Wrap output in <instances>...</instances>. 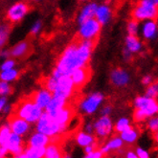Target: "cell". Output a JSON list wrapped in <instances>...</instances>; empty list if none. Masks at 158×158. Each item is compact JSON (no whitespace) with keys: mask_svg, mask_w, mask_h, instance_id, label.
Here are the masks:
<instances>
[{"mask_svg":"<svg viewBox=\"0 0 158 158\" xmlns=\"http://www.w3.org/2000/svg\"><path fill=\"white\" fill-rule=\"evenodd\" d=\"M111 16H112V10L109 6L103 4L98 7L95 18L100 22L101 25L106 24L110 20Z\"/></svg>","mask_w":158,"mask_h":158,"instance_id":"cell-20","label":"cell"},{"mask_svg":"<svg viewBox=\"0 0 158 158\" xmlns=\"http://www.w3.org/2000/svg\"><path fill=\"white\" fill-rule=\"evenodd\" d=\"M71 78L73 80L74 85L76 88H81L88 81L90 78V68L89 66L78 68L72 73Z\"/></svg>","mask_w":158,"mask_h":158,"instance_id":"cell-12","label":"cell"},{"mask_svg":"<svg viewBox=\"0 0 158 158\" xmlns=\"http://www.w3.org/2000/svg\"><path fill=\"white\" fill-rule=\"evenodd\" d=\"M127 30L128 33V35H133L136 36L138 34V30H139V24L138 21L131 19V21H128L127 26Z\"/></svg>","mask_w":158,"mask_h":158,"instance_id":"cell-32","label":"cell"},{"mask_svg":"<svg viewBox=\"0 0 158 158\" xmlns=\"http://www.w3.org/2000/svg\"><path fill=\"white\" fill-rule=\"evenodd\" d=\"M27 155V158H40L39 155L36 154L35 148L32 147H27L25 148V152H24Z\"/></svg>","mask_w":158,"mask_h":158,"instance_id":"cell-39","label":"cell"},{"mask_svg":"<svg viewBox=\"0 0 158 158\" xmlns=\"http://www.w3.org/2000/svg\"><path fill=\"white\" fill-rule=\"evenodd\" d=\"M136 154H137L138 158H150V154H148V152L142 148H136Z\"/></svg>","mask_w":158,"mask_h":158,"instance_id":"cell-41","label":"cell"},{"mask_svg":"<svg viewBox=\"0 0 158 158\" xmlns=\"http://www.w3.org/2000/svg\"><path fill=\"white\" fill-rule=\"evenodd\" d=\"M15 65V61L14 60H6L1 65V71H7V70H11V69H14Z\"/></svg>","mask_w":158,"mask_h":158,"instance_id":"cell-38","label":"cell"},{"mask_svg":"<svg viewBox=\"0 0 158 158\" xmlns=\"http://www.w3.org/2000/svg\"><path fill=\"white\" fill-rule=\"evenodd\" d=\"M145 96L151 99H155L158 96V82H154L150 86H148Z\"/></svg>","mask_w":158,"mask_h":158,"instance_id":"cell-33","label":"cell"},{"mask_svg":"<svg viewBox=\"0 0 158 158\" xmlns=\"http://www.w3.org/2000/svg\"><path fill=\"white\" fill-rule=\"evenodd\" d=\"M142 83L144 85H147V86H150L151 85H152V78L151 76H145L143 79H142Z\"/></svg>","mask_w":158,"mask_h":158,"instance_id":"cell-43","label":"cell"},{"mask_svg":"<svg viewBox=\"0 0 158 158\" xmlns=\"http://www.w3.org/2000/svg\"><path fill=\"white\" fill-rule=\"evenodd\" d=\"M131 127V121H129V119L123 117V118H120L117 121V123L115 124V127H114V129H115L116 132L121 134Z\"/></svg>","mask_w":158,"mask_h":158,"instance_id":"cell-27","label":"cell"},{"mask_svg":"<svg viewBox=\"0 0 158 158\" xmlns=\"http://www.w3.org/2000/svg\"><path fill=\"white\" fill-rule=\"evenodd\" d=\"M31 98L33 99V101L35 102V104L40 106L42 109H45L46 106H47L50 102L53 99V94L51 92H49L48 90H46L44 88L34 92L31 95Z\"/></svg>","mask_w":158,"mask_h":158,"instance_id":"cell-14","label":"cell"},{"mask_svg":"<svg viewBox=\"0 0 158 158\" xmlns=\"http://www.w3.org/2000/svg\"><path fill=\"white\" fill-rule=\"evenodd\" d=\"M58 86V79L54 78L52 75L48 78H45L43 81V88L51 92L52 94L56 91Z\"/></svg>","mask_w":158,"mask_h":158,"instance_id":"cell-28","label":"cell"},{"mask_svg":"<svg viewBox=\"0 0 158 158\" xmlns=\"http://www.w3.org/2000/svg\"><path fill=\"white\" fill-rule=\"evenodd\" d=\"M113 129V125L108 116H102L94 123V131L99 138L107 137Z\"/></svg>","mask_w":158,"mask_h":158,"instance_id":"cell-11","label":"cell"},{"mask_svg":"<svg viewBox=\"0 0 158 158\" xmlns=\"http://www.w3.org/2000/svg\"><path fill=\"white\" fill-rule=\"evenodd\" d=\"M74 116V108L70 105H66L60 111L56 114L53 118L57 123H59L61 126H66L70 122V120ZM52 117V116H51Z\"/></svg>","mask_w":158,"mask_h":158,"instance_id":"cell-16","label":"cell"},{"mask_svg":"<svg viewBox=\"0 0 158 158\" xmlns=\"http://www.w3.org/2000/svg\"><path fill=\"white\" fill-rule=\"evenodd\" d=\"M10 109H11V106L7 105V106L2 109V112H3V113H8L9 111H10Z\"/></svg>","mask_w":158,"mask_h":158,"instance_id":"cell-51","label":"cell"},{"mask_svg":"<svg viewBox=\"0 0 158 158\" xmlns=\"http://www.w3.org/2000/svg\"><path fill=\"white\" fill-rule=\"evenodd\" d=\"M11 56V53H10V51H8V50H5V51H2L1 52V57L2 58H9Z\"/></svg>","mask_w":158,"mask_h":158,"instance_id":"cell-50","label":"cell"},{"mask_svg":"<svg viewBox=\"0 0 158 158\" xmlns=\"http://www.w3.org/2000/svg\"><path fill=\"white\" fill-rule=\"evenodd\" d=\"M28 11H29V5L24 2H18L10 7V9L7 11L6 17L12 23H16L22 20Z\"/></svg>","mask_w":158,"mask_h":158,"instance_id":"cell-9","label":"cell"},{"mask_svg":"<svg viewBox=\"0 0 158 158\" xmlns=\"http://www.w3.org/2000/svg\"><path fill=\"white\" fill-rule=\"evenodd\" d=\"M64 153L58 143H51L47 146L44 158H63Z\"/></svg>","mask_w":158,"mask_h":158,"instance_id":"cell-25","label":"cell"},{"mask_svg":"<svg viewBox=\"0 0 158 158\" xmlns=\"http://www.w3.org/2000/svg\"><path fill=\"white\" fill-rule=\"evenodd\" d=\"M35 106V102L33 101L31 96H29L25 99L20 100L19 103L16 104V106L12 111V114L27 121V119L30 117Z\"/></svg>","mask_w":158,"mask_h":158,"instance_id":"cell-8","label":"cell"},{"mask_svg":"<svg viewBox=\"0 0 158 158\" xmlns=\"http://www.w3.org/2000/svg\"><path fill=\"white\" fill-rule=\"evenodd\" d=\"M51 144L50 137L47 135H44L40 132H35L30 137L29 141H28L27 147H32V148H42V147H47Z\"/></svg>","mask_w":158,"mask_h":158,"instance_id":"cell-19","label":"cell"},{"mask_svg":"<svg viewBox=\"0 0 158 158\" xmlns=\"http://www.w3.org/2000/svg\"><path fill=\"white\" fill-rule=\"evenodd\" d=\"M15 158H27V155H26L25 152H23V153H21L19 155H15Z\"/></svg>","mask_w":158,"mask_h":158,"instance_id":"cell-52","label":"cell"},{"mask_svg":"<svg viewBox=\"0 0 158 158\" xmlns=\"http://www.w3.org/2000/svg\"><path fill=\"white\" fill-rule=\"evenodd\" d=\"M126 158H138L136 152H127V154H126Z\"/></svg>","mask_w":158,"mask_h":158,"instance_id":"cell-49","label":"cell"},{"mask_svg":"<svg viewBox=\"0 0 158 158\" xmlns=\"http://www.w3.org/2000/svg\"><path fill=\"white\" fill-rule=\"evenodd\" d=\"M8 152H9L8 148L5 146H1V148H0V157H1V158H5V156L7 155Z\"/></svg>","mask_w":158,"mask_h":158,"instance_id":"cell-47","label":"cell"},{"mask_svg":"<svg viewBox=\"0 0 158 158\" xmlns=\"http://www.w3.org/2000/svg\"><path fill=\"white\" fill-rule=\"evenodd\" d=\"M132 18L136 21L156 20L158 17V0H143L131 12Z\"/></svg>","mask_w":158,"mask_h":158,"instance_id":"cell-2","label":"cell"},{"mask_svg":"<svg viewBox=\"0 0 158 158\" xmlns=\"http://www.w3.org/2000/svg\"><path fill=\"white\" fill-rule=\"evenodd\" d=\"M76 142L81 147H88L95 144V137L92 134H88L85 131H80L76 134Z\"/></svg>","mask_w":158,"mask_h":158,"instance_id":"cell-23","label":"cell"},{"mask_svg":"<svg viewBox=\"0 0 158 158\" xmlns=\"http://www.w3.org/2000/svg\"><path fill=\"white\" fill-rule=\"evenodd\" d=\"M18 77V71L15 69H11V70H7V71H1L0 74V79L1 81H13Z\"/></svg>","mask_w":158,"mask_h":158,"instance_id":"cell-30","label":"cell"},{"mask_svg":"<svg viewBox=\"0 0 158 158\" xmlns=\"http://www.w3.org/2000/svg\"><path fill=\"white\" fill-rule=\"evenodd\" d=\"M12 92L11 86L9 85V82L6 81H1L0 82V94L2 97H6Z\"/></svg>","mask_w":158,"mask_h":158,"instance_id":"cell-35","label":"cell"},{"mask_svg":"<svg viewBox=\"0 0 158 158\" xmlns=\"http://www.w3.org/2000/svg\"><path fill=\"white\" fill-rule=\"evenodd\" d=\"M30 51H31L30 42L24 40V41L18 42L16 45H15L10 50V53H11V57L15 59H21V58L26 57Z\"/></svg>","mask_w":158,"mask_h":158,"instance_id":"cell-18","label":"cell"},{"mask_svg":"<svg viewBox=\"0 0 158 158\" xmlns=\"http://www.w3.org/2000/svg\"><path fill=\"white\" fill-rule=\"evenodd\" d=\"M123 56H124V59L125 60H131L132 59V53L129 52L127 49H124V52H123Z\"/></svg>","mask_w":158,"mask_h":158,"instance_id":"cell-45","label":"cell"},{"mask_svg":"<svg viewBox=\"0 0 158 158\" xmlns=\"http://www.w3.org/2000/svg\"><path fill=\"white\" fill-rule=\"evenodd\" d=\"M102 25L96 19H89L80 25V30L78 36L83 40H93L97 41L99 34L101 32Z\"/></svg>","mask_w":158,"mask_h":158,"instance_id":"cell-4","label":"cell"},{"mask_svg":"<svg viewBox=\"0 0 158 158\" xmlns=\"http://www.w3.org/2000/svg\"><path fill=\"white\" fill-rule=\"evenodd\" d=\"M148 127L150 131H152L154 133L158 132V117H152L148 120Z\"/></svg>","mask_w":158,"mask_h":158,"instance_id":"cell-36","label":"cell"},{"mask_svg":"<svg viewBox=\"0 0 158 158\" xmlns=\"http://www.w3.org/2000/svg\"><path fill=\"white\" fill-rule=\"evenodd\" d=\"M41 26H42V23H41V21H40V20H38V21H36V22L32 26V28H31V31H30L31 35H35L36 34H38V33L40 31Z\"/></svg>","mask_w":158,"mask_h":158,"instance_id":"cell-40","label":"cell"},{"mask_svg":"<svg viewBox=\"0 0 158 158\" xmlns=\"http://www.w3.org/2000/svg\"><path fill=\"white\" fill-rule=\"evenodd\" d=\"M36 131L47 135L48 137H54L57 134H60L66 131V126H61L55 121L47 112H43L40 121L36 123Z\"/></svg>","mask_w":158,"mask_h":158,"instance_id":"cell-3","label":"cell"},{"mask_svg":"<svg viewBox=\"0 0 158 158\" xmlns=\"http://www.w3.org/2000/svg\"><path fill=\"white\" fill-rule=\"evenodd\" d=\"M104 154L100 150H96L91 153H88L85 156V158H103Z\"/></svg>","mask_w":158,"mask_h":158,"instance_id":"cell-42","label":"cell"},{"mask_svg":"<svg viewBox=\"0 0 158 158\" xmlns=\"http://www.w3.org/2000/svg\"><path fill=\"white\" fill-rule=\"evenodd\" d=\"M135 109H142L147 117H152L158 112V103L155 99H151L146 96L137 97L134 100Z\"/></svg>","mask_w":158,"mask_h":158,"instance_id":"cell-6","label":"cell"},{"mask_svg":"<svg viewBox=\"0 0 158 158\" xmlns=\"http://www.w3.org/2000/svg\"><path fill=\"white\" fill-rule=\"evenodd\" d=\"M138 131L135 128H133L132 127H131L129 128H127V131H125L124 132H122L120 134V137L122 138V140L127 143V144H132L134 143L137 138H138Z\"/></svg>","mask_w":158,"mask_h":158,"instance_id":"cell-26","label":"cell"},{"mask_svg":"<svg viewBox=\"0 0 158 158\" xmlns=\"http://www.w3.org/2000/svg\"><path fill=\"white\" fill-rule=\"evenodd\" d=\"M75 88L71 76H60L58 79V86L53 93V98H57L62 101H66L70 98Z\"/></svg>","mask_w":158,"mask_h":158,"instance_id":"cell-5","label":"cell"},{"mask_svg":"<svg viewBox=\"0 0 158 158\" xmlns=\"http://www.w3.org/2000/svg\"><path fill=\"white\" fill-rule=\"evenodd\" d=\"M97 41L83 40L77 35L60 57L56 69L60 75L71 76L78 68L88 66L93 48Z\"/></svg>","mask_w":158,"mask_h":158,"instance_id":"cell-1","label":"cell"},{"mask_svg":"<svg viewBox=\"0 0 158 158\" xmlns=\"http://www.w3.org/2000/svg\"><path fill=\"white\" fill-rule=\"evenodd\" d=\"M63 158H71V156H70L69 154H64Z\"/></svg>","mask_w":158,"mask_h":158,"instance_id":"cell-54","label":"cell"},{"mask_svg":"<svg viewBox=\"0 0 158 158\" xmlns=\"http://www.w3.org/2000/svg\"><path fill=\"white\" fill-rule=\"evenodd\" d=\"M5 147L9 150V152L13 153L15 156V155H19L25 152L24 150V146L22 144V138L21 136L17 135L15 133L11 134L10 138H9L8 142L6 143Z\"/></svg>","mask_w":158,"mask_h":158,"instance_id":"cell-13","label":"cell"},{"mask_svg":"<svg viewBox=\"0 0 158 158\" xmlns=\"http://www.w3.org/2000/svg\"><path fill=\"white\" fill-rule=\"evenodd\" d=\"M85 132L88 134H92L93 131H94V124H87L85 126Z\"/></svg>","mask_w":158,"mask_h":158,"instance_id":"cell-46","label":"cell"},{"mask_svg":"<svg viewBox=\"0 0 158 158\" xmlns=\"http://www.w3.org/2000/svg\"><path fill=\"white\" fill-rule=\"evenodd\" d=\"M9 31H10V27H9V25L5 24V25L1 26V29H0V45H1V47L6 43V41L8 40Z\"/></svg>","mask_w":158,"mask_h":158,"instance_id":"cell-34","label":"cell"},{"mask_svg":"<svg viewBox=\"0 0 158 158\" xmlns=\"http://www.w3.org/2000/svg\"><path fill=\"white\" fill-rule=\"evenodd\" d=\"M124 143L125 142L122 140V138L116 136V137H113L112 139H110V140L106 143V145L109 148L110 151H116V150L122 148L124 146Z\"/></svg>","mask_w":158,"mask_h":158,"instance_id":"cell-31","label":"cell"},{"mask_svg":"<svg viewBox=\"0 0 158 158\" xmlns=\"http://www.w3.org/2000/svg\"><path fill=\"white\" fill-rule=\"evenodd\" d=\"M98 5L94 2L88 3L81 9V12L79 15V23L80 25L82 24L83 22H85L89 19H93L96 16V13L98 10Z\"/></svg>","mask_w":158,"mask_h":158,"instance_id":"cell-17","label":"cell"},{"mask_svg":"<svg viewBox=\"0 0 158 158\" xmlns=\"http://www.w3.org/2000/svg\"><path fill=\"white\" fill-rule=\"evenodd\" d=\"M110 81L115 86H125L129 82V74L122 68H115L110 73Z\"/></svg>","mask_w":158,"mask_h":158,"instance_id":"cell-15","label":"cell"},{"mask_svg":"<svg viewBox=\"0 0 158 158\" xmlns=\"http://www.w3.org/2000/svg\"><path fill=\"white\" fill-rule=\"evenodd\" d=\"M154 139H155V141H156V143L158 144V132L154 133Z\"/></svg>","mask_w":158,"mask_h":158,"instance_id":"cell-53","label":"cell"},{"mask_svg":"<svg viewBox=\"0 0 158 158\" xmlns=\"http://www.w3.org/2000/svg\"><path fill=\"white\" fill-rule=\"evenodd\" d=\"M148 117L145 114V112L142 109H135L134 114H133V119L135 122H142V121L146 120Z\"/></svg>","mask_w":158,"mask_h":158,"instance_id":"cell-37","label":"cell"},{"mask_svg":"<svg viewBox=\"0 0 158 158\" xmlns=\"http://www.w3.org/2000/svg\"><path fill=\"white\" fill-rule=\"evenodd\" d=\"M104 99L105 97L102 93L100 92L93 93V94L89 95L87 98H85L81 102L80 105V109L83 113L93 114L97 110L99 106L102 104V102L104 101Z\"/></svg>","mask_w":158,"mask_h":158,"instance_id":"cell-7","label":"cell"},{"mask_svg":"<svg viewBox=\"0 0 158 158\" xmlns=\"http://www.w3.org/2000/svg\"><path fill=\"white\" fill-rule=\"evenodd\" d=\"M157 23L155 20H147L142 27V35L146 40H153L157 35Z\"/></svg>","mask_w":158,"mask_h":158,"instance_id":"cell-21","label":"cell"},{"mask_svg":"<svg viewBox=\"0 0 158 158\" xmlns=\"http://www.w3.org/2000/svg\"><path fill=\"white\" fill-rule=\"evenodd\" d=\"M6 106H7V99H6V97H1V99H0V109L2 110Z\"/></svg>","mask_w":158,"mask_h":158,"instance_id":"cell-48","label":"cell"},{"mask_svg":"<svg viewBox=\"0 0 158 158\" xmlns=\"http://www.w3.org/2000/svg\"><path fill=\"white\" fill-rule=\"evenodd\" d=\"M111 110H112V107L110 106H106L102 109V116H108L111 112Z\"/></svg>","mask_w":158,"mask_h":158,"instance_id":"cell-44","label":"cell"},{"mask_svg":"<svg viewBox=\"0 0 158 158\" xmlns=\"http://www.w3.org/2000/svg\"><path fill=\"white\" fill-rule=\"evenodd\" d=\"M7 124L10 126L13 133H15L19 136L25 135L30 129V124L28 123L27 121L17 117L12 113H11L10 117H9Z\"/></svg>","mask_w":158,"mask_h":158,"instance_id":"cell-10","label":"cell"},{"mask_svg":"<svg viewBox=\"0 0 158 158\" xmlns=\"http://www.w3.org/2000/svg\"><path fill=\"white\" fill-rule=\"evenodd\" d=\"M141 48H142V44L137 36L127 35L126 38V49H127L129 52H131L132 54L138 53L141 50Z\"/></svg>","mask_w":158,"mask_h":158,"instance_id":"cell-24","label":"cell"},{"mask_svg":"<svg viewBox=\"0 0 158 158\" xmlns=\"http://www.w3.org/2000/svg\"><path fill=\"white\" fill-rule=\"evenodd\" d=\"M11 134H12V129L10 126L8 124H6L5 126H2L1 129H0V145L5 146L9 140V138H10Z\"/></svg>","mask_w":158,"mask_h":158,"instance_id":"cell-29","label":"cell"},{"mask_svg":"<svg viewBox=\"0 0 158 158\" xmlns=\"http://www.w3.org/2000/svg\"><path fill=\"white\" fill-rule=\"evenodd\" d=\"M67 105L66 101H62L57 98H53L52 101L50 102V104L46 106V108L44 109L45 112H47L50 116L54 117L56 114H57L59 111H60L64 106Z\"/></svg>","mask_w":158,"mask_h":158,"instance_id":"cell-22","label":"cell"}]
</instances>
